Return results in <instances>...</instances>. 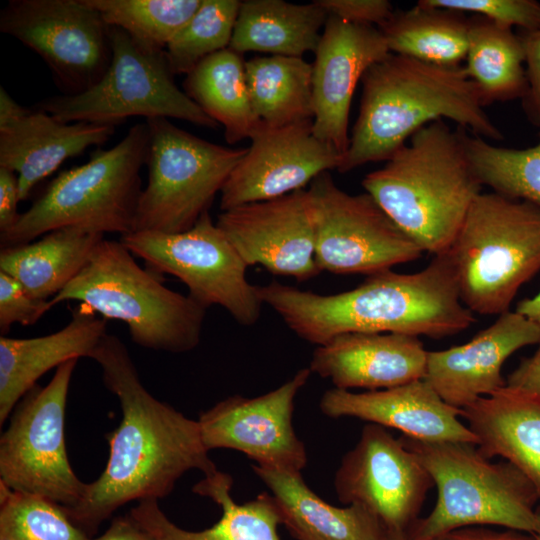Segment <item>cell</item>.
<instances>
[{
    "label": "cell",
    "instance_id": "1",
    "mask_svg": "<svg viewBox=\"0 0 540 540\" xmlns=\"http://www.w3.org/2000/svg\"><path fill=\"white\" fill-rule=\"evenodd\" d=\"M102 370L106 388L119 400L121 421L106 435V467L87 483L81 500L64 508L88 535L130 501L159 500L176 482L197 469L204 476L217 470L209 458L198 420L156 399L142 384L126 345L107 333L91 357Z\"/></svg>",
    "mask_w": 540,
    "mask_h": 540
},
{
    "label": "cell",
    "instance_id": "2",
    "mask_svg": "<svg viewBox=\"0 0 540 540\" xmlns=\"http://www.w3.org/2000/svg\"><path fill=\"white\" fill-rule=\"evenodd\" d=\"M260 299L299 338L325 344L352 332L399 333L443 338L470 327L475 318L461 301L448 252L423 270L391 269L369 275L354 289L322 295L271 281L258 286Z\"/></svg>",
    "mask_w": 540,
    "mask_h": 540
},
{
    "label": "cell",
    "instance_id": "3",
    "mask_svg": "<svg viewBox=\"0 0 540 540\" xmlns=\"http://www.w3.org/2000/svg\"><path fill=\"white\" fill-rule=\"evenodd\" d=\"M362 84L360 111L337 169L340 173L389 160L417 130L442 118L482 138H503L461 65H437L390 53L365 72Z\"/></svg>",
    "mask_w": 540,
    "mask_h": 540
},
{
    "label": "cell",
    "instance_id": "4",
    "mask_svg": "<svg viewBox=\"0 0 540 540\" xmlns=\"http://www.w3.org/2000/svg\"><path fill=\"white\" fill-rule=\"evenodd\" d=\"M362 185L424 252H447L483 185L468 158L462 130L443 119L417 130Z\"/></svg>",
    "mask_w": 540,
    "mask_h": 540
},
{
    "label": "cell",
    "instance_id": "5",
    "mask_svg": "<svg viewBox=\"0 0 540 540\" xmlns=\"http://www.w3.org/2000/svg\"><path fill=\"white\" fill-rule=\"evenodd\" d=\"M437 489L433 510L405 532L406 540H431L469 526H500L537 533L540 494L514 464L491 462L476 444L424 441L402 435Z\"/></svg>",
    "mask_w": 540,
    "mask_h": 540
},
{
    "label": "cell",
    "instance_id": "6",
    "mask_svg": "<svg viewBox=\"0 0 540 540\" xmlns=\"http://www.w3.org/2000/svg\"><path fill=\"white\" fill-rule=\"evenodd\" d=\"M79 301L104 319L124 322L147 349L183 353L201 339L206 308L162 284L122 242L102 240L82 270L53 298V306Z\"/></svg>",
    "mask_w": 540,
    "mask_h": 540
},
{
    "label": "cell",
    "instance_id": "7",
    "mask_svg": "<svg viewBox=\"0 0 540 540\" xmlns=\"http://www.w3.org/2000/svg\"><path fill=\"white\" fill-rule=\"evenodd\" d=\"M148 148V125L138 123L115 146L96 149L88 162L61 172L0 234L2 247L29 243L63 227L121 236L132 232Z\"/></svg>",
    "mask_w": 540,
    "mask_h": 540
},
{
    "label": "cell",
    "instance_id": "8",
    "mask_svg": "<svg viewBox=\"0 0 540 540\" xmlns=\"http://www.w3.org/2000/svg\"><path fill=\"white\" fill-rule=\"evenodd\" d=\"M447 252L463 304L483 315L505 313L540 270V207L481 192Z\"/></svg>",
    "mask_w": 540,
    "mask_h": 540
},
{
    "label": "cell",
    "instance_id": "9",
    "mask_svg": "<svg viewBox=\"0 0 540 540\" xmlns=\"http://www.w3.org/2000/svg\"><path fill=\"white\" fill-rule=\"evenodd\" d=\"M109 32L112 58L102 79L83 93L42 100L37 109L67 123L117 126L129 117L143 116L218 127L219 124L175 84L165 50L146 46L117 27H110Z\"/></svg>",
    "mask_w": 540,
    "mask_h": 540
},
{
    "label": "cell",
    "instance_id": "10",
    "mask_svg": "<svg viewBox=\"0 0 540 540\" xmlns=\"http://www.w3.org/2000/svg\"><path fill=\"white\" fill-rule=\"evenodd\" d=\"M146 123L148 181L139 198L133 231H186L208 212L247 148L211 143L167 118H149Z\"/></svg>",
    "mask_w": 540,
    "mask_h": 540
},
{
    "label": "cell",
    "instance_id": "11",
    "mask_svg": "<svg viewBox=\"0 0 540 540\" xmlns=\"http://www.w3.org/2000/svg\"><path fill=\"white\" fill-rule=\"evenodd\" d=\"M77 361L56 368L46 386L31 388L15 406L0 438V482L64 508L75 506L87 487L70 465L64 437L68 390Z\"/></svg>",
    "mask_w": 540,
    "mask_h": 540
},
{
    "label": "cell",
    "instance_id": "12",
    "mask_svg": "<svg viewBox=\"0 0 540 540\" xmlns=\"http://www.w3.org/2000/svg\"><path fill=\"white\" fill-rule=\"evenodd\" d=\"M120 241L150 271L182 281L206 309L220 306L242 326L259 320L264 304L258 286L248 281V266L208 212L183 232L133 231Z\"/></svg>",
    "mask_w": 540,
    "mask_h": 540
},
{
    "label": "cell",
    "instance_id": "13",
    "mask_svg": "<svg viewBox=\"0 0 540 540\" xmlns=\"http://www.w3.org/2000/svg\"><path fill=\"white\" fill-rule=\"evenodd\" d=\"M320 271L372 275L417 260L422 249L368 193L348 194L329 171L307 189Z\"/></svg>",
    "mask_w": 540,
    "mask_h": 540
},
{
    "label": "cell",
    "instance_id": "14",
    "mask_svg": "<svg viewBox=\"0 0 540 540\" xmlns=\"http://www.w3.org/2000/svg\"><path fill=\"white\" fill-rule=\"evenodd\" d=\"M110 27L85 0H10L0 31L37 53L63 95L95 86L112 58Z\"/></svg>",
    "mask_w": 540,
    "mask_h": 540
},
{
    "label": "cell",
    "instance_id": "15",
    "mask_svg": "<svg viewBox=\"0 0 540 540\" xmlns=\"http://www.w3.org/2000/svg\"><path fill=\"white\" fill-rule=\"evenodd\" d=\"M434 482L419 459L385 427L367 423L334 476L337 498L373 513L387 531L403 532L419 518Z\"/></svg>",
    "mask_w": 540,
    "mask_h": 540
},
{
    "label": "cell",
    "instance_id": "16",
    "mask_svg": "<svg viewBox=\"0 0 540 540\" xmlns=\"http://www.w3.org/2000/svg\"><path fill=\"white\" fill-rule=\"evenodd\" d=\"M311 374L302 368L272 391L251 398L233 395L201 413L198 423L207 450L232 449L259 467L301 473L307 453L295 433L293 413Z\"/></svg>",
    "mask_w": 540,
    "mask_h": 540
},
{
    "label": "cell",
    "instance_id": "17",
    "mask_svg": "<svg viewBox=\"0 0 540 540\" xmlns=\"http://www.w3.org/2000/svg\"><path fill=\"white\" fill-rule=\"evenodd\" d=\"M312 123L270 127L260 122L221 189V211L304 189L321 173L338 169L343 155L314 135Z\"/></svg>",
    "mask_w": 540,
    "mask_h": 540
},
{
    "label": "cell",
    "instance_id": "18",
    "mask_svg": "<svg viewBox=\"0 0 540 540\" xmlns=\"http://www.w3.org/2000/svg\"><path fill=\"white\" fill-rule=\"evenodd\" d=\"M216 224L248 267L261 265L297 281L321 272L307 189L222 211Z\"/></svg>",
    "mask_w": 540,
    "mask_h": 540
},
{
    "label": "cell",
    "instance_id": "19",
    "mask_svg": "<svg viewBox=\"0 0 540 540\" xmlns=\"http://www.w3.org/2000/svg\"><path fill=\"white\" fill-rule=\"evenodd\" d=\"M314 53L312 130L343 155L350 141L348 119L356 85L390 51L378 27L328 16Z\"/></svg>",
    "mask_w": 540,
    "mask_h": 540
},
{
    "label": "cell",
    "instance_id": "20",
    "mask_svg": "<svg viewBox=\"0 0 540 540\" xmlns=\"http://www.w3.org/2000/svg\"><path fill=\"white\" fill-rule=\"evenodd\" d=\"M536 343H540V326L509 310L470 341L428 351L424 379L446 403L463 409L506 386L502 376L505 361Z\"/></svg>",
    "mask_w": 540,
    "mask_h": 540
},
{
    "label": "cell",
    "instance_id": "21",
    "mask_svg": "<svg viewBox=\"0 0 540 540\" xmlns=\"http://www.w3.org/2000/svg\"><path fill=\"white\" fill-rule=\"evenodd\" d=\"M319 406L328 417L358 418L410 438L477 445L475 435L459 419L461 409L446 403L425 379L359 393L334 387L325 391Z\"/></svg>",
    "mask_w": 540,
    "mask_h": 540
},
{
    "label": "cell",
    "instance_id": "22",
    "mask_svg": "<svg viewBox=\"0 0 540 540\" xmlns=\"http://www.w3.org/2000/svg\"><path fill=\"white\" fill-rule=\"evenodd\" d=\"M427 354L416 336L352 332L317 346L308 368L335 388L372 391L424 379Z\"/></svg>",
    "mask_w": 540,
    "mask_h": 540
},
{
    "label": "cell",
    "instance_id": "23",
    "mask_svg": "<svg viewBox=\"0 0 540 540\" xmlns=\"http://www.w3.org/2000/svg\"><path fill=\"white\" fill-rule=\"evenodd\" d=\"M116 126L92 122H62L49 113L30 111L12 125L0 129V167L17 174L19 198L56 171L67 159L87 148L101 146Z\"/></svg>",
    "mask_w": 540,
    "mask_h": 540
},
{
    "label": "cell",
    "instance_id": "24",
    "mask_svg": "<svg viewBox=\"0 0 540 540\" xmlns=\"http://www.w3.org/2000/svg\"><path fill=\"white\" fill-rule=\"evenodd\" d=\"M106 334V319L82 304L57 332L26 339L1 335L0 425L42 375L71 359L90 358Z\"/></svg>",
    "mask_w": 540,
    "mask_h": 540
},
{
    "label": "cell",
    "instance_id": "25",
    "mask_svg": "<svg viewBox=\"0 0 540 540\" xmlns=\"http://www.w3.org/2000/svg\"><path fill=\"white\" fill-rule=\"evenodd\" d=\"M460 417L489 459L514 464L540 494V395L504 386L461 409Z\"/></svg>",
    "mask_w": 540,
    "mask_h": 540
},
{
    "label": "cell",
    "instance_id": "26",
    "mask_svg": "<svg viewBox=\"0 0 540 540\" xmlns=\"http://www.w3.org/2000/svg\"><path fill=\"white\" fill-rule=\"evenodd\" d=\"M232 486V477L219 470L194 485V493L211 499L221 509L219 520L201 531L177 526L157 500L138 502L129 515L154 540H280L281 521L272 495L263 492L253 500L237 503L232 498Z\"/></svg>",
    "mask_w": 540,
    "mask_h": 540
},
{
    "label": "cell",
    "instance_id": "27",
    "mask_svg": "<svg viewBox=\"0 0 540 540\" xmlns=\"http://www.w3.org/2000/svg\"><path fill=\"white\" fill-rule=\"evenodd\" d=\"M272 495L281 524L297 540H384L381 521L360 505L336 507L321 499L301 473L252 465Z\"/></svg>",
    "mask_w": 540,
    "mask_h": 540
},
{
    "label": "cell",
    "instance_id": "28",
    "mask_svg": "<svg viewBox=\"0 0 540 540\" xmlns=\"http://www.w3.org/2000/svg\"><path fill=\"white\" fill-rule=\"evenodd\" d=\"M104 235L81 227H63L29 243L2 247L0 271L36 298L50 300L82 270Z\"/></svg>",
    "mask_w": 540,
    "mask_h": 540
},
{
    "label": "cell",
    "instance_id": "29",
    "mask_svg": "<svg viewBox=\"0 0 540 540\" xmlns=\"http://www.w3.org/2000/svg\"><path fill=\"white\" fill-rule=\"evenodd\" d=\"M327 18L328 14L316 1L308 4L243 1L229 48L239 54L262 52L301 57L316 51Z\"/></svg>",
    "mask_w": 540,
    "mask_h": 540
},
{
    "label": "cell",
    "instance_id": "30",
    "mask_svg": "<svg viewBox=\"0 0 540 540\" xmlns=\"http://www.w3.org/2000/svg\"><path fill=\"white\" fill-rule=\"evenodd\" d=\"M183 87L208 116L223 125L229 144L250 139L260 123L250 100L245 61L230 48L202 60L186 75Z\"/></svg>",
    "mask_w": 540,
    "mask_h": 540
},
{
    "label": "cell",
    "instance_id": "31",
    "mask_svg": "<svg viewBox=\"0 0 540 540\" xmlns=\"http://www.w3.org/2000/svg\"><path fill=\"white\" fill-rule=\"evenodd\" d=\"M379 30L390 53L437 65L458 66L467 55L470 19L463 13L419 1L408 10L394 11Z\"/></svg>",
    "mask_w": 540,
    "mask_h": 540
},
{
    "label": "cell",
    "instance_id": "32",
    "mask_svg": "<svg viewBox=\"0 0 540 540\" xmlns=\"http://www.w3.org/2000/svg\"><path fill=\"white\" fill-rule=\"evenodd\" d=\"M245 74L261 123L281 127L313 121L312 64L302 57H254L245 62Z\"/></svg>",
    "mask_w": 540,
    "mask_h": 540
},
{
    "label": "cell",
    "instance_id": "33",
    "mask_svg": "<svg viewBox=\"0 0 540 540\" xmlns=\"http://www.w3.org/2000/svg\"><path fill=\"white\" fill-rule=\"evenodd\" d=\"M464 67L485 105L522 99L528 88L520 36L481 16L470 18Z\"/></svg>",
    "mask_w": 540,
    "mask_h": 540
},
{
    "label": "cell",
    "instance_id": "34",
    "mask_svg": "<svg viewBox=\"0 0 540 540\" xmlns=\"http://www.w3.org/2000/svg\"><path fill=\"white\" fill-rule=\"evenodd\" d=\"M464 146L481 184L508 198L540 207L539 142L526 149L497 147L462 130Z\"/></svg>",
    "mask_w": 540,
    "mask_h": 540
},
{
    "label": "cell",
    "instance_id": "35",
    "mask_svg": "<svg viewBox=\"0 0 540 540\" xmlns=\"http://www.w3.org/2000/svg\"><path fill=\"white\" fill-rule=\"evenodd\" d=\"M110 27L136 41L165 50L198 10L202 0H85Z\"/></svg>",
    "mask_w": 540,
    "mask_h": 540
},
{
    "label": "cell",
    "instance_id": "36",
    "mask_svg": "<svg viewBox=\"0 0 540 540\" xmlns=\"http://www.w3.org/2000/svg\"><path fill=\"white\" fill-rule=\"evenodd\" d=\"M240 5L238 0H202L165 48L174 75H187L208 56L229 48Z\"/></svg>",
    "mask_w": 540,
    "mask_h": 540
},
{
    "label": "cell",
    "instance_id": "37",
    "mask_svg": "<svg viewBox=\"0 0 540 540\" xmlns=\"http://www.w3.org/2000/svg\"><path fill=\"white\" fill-rule=\"evenodd\" d=\"M0 540H91L64 507L0 482Z\"/></svg>",
    "mask_w": 540,
    "mask_h": 540
},
{
    "label": "cell",
    "instance_id": "38",
    "mask_svg": "<svg viewBox=\"0 0 540 540\" xmlns=\"http://www.w3.org/2000/svg\"><path fill=\"white\" fill-rule=\"evenodd\" d=\"M422 4L473 13L500 26H518L523 31L540 29V3L535 0H421Z\"/></svg>",
    "mask_w": 540,
    "mask_h": 540
},
{
    "label": "cell",
    "instance_id": "39",
    "mask_svg": "<svg viewBox=\"0 0 540 540\" xmlns=\"http://www.w3.org/2000/svg\"><path fill=\"white\" fill-rule=\"evenodd\" d=\"M53 307L50 300L30 294L16 279L0 271V330L2 335L15 324H35Z\"/></svg>",
    "mask_w": 540,
    "mask_h": 540
},
{
    "label": "cell",
    "instance_id": "40",
    "mask_svg": "<svg viewBox=\"0 0 540 540\" xmlns=\"http://www.w3.org/2000/svg\"><path fill=\"white\" fill-rule=\"evenodd\" d=\"M328 16L343 21L380 27L394 13L392 4L387 0H315Z\"/></svg>",
    "mask_w": 540,
    "mask_h": 540
},
{
    "label": "cell",
    "instance_id": "41",
    "mask_svg": "<svg viewBox=\"0 0 540 540\" xmlns=\"http://www.w3.org/2000/svg\"><path fill=\"white\" fill-rule=\"evenodd\" d=\"M525 51L528 88L521 99L527 119L540 126V29L520 34Z\"/></svg>",
    "mask_w": 540,
    "mask_h": 540
},
{
    "label": "cell",
    "instance_id": "42",
    "mask_svg": "<svg viewBox=\"0 0 540 540\" xmlns=\"http://www.w3.org/2000/svg\"><path fill=\"white\" fill-rule=\"evenodd\" d=\"M19 201L17 174L10 169L0 167V234L8 231L18 220Z\"/></svg>",
    "mask_w": 540,
    "mask_h": 540
},
{
    "label": "cell",
    "instance_id": "43",
    "mask_svg": "<svg viewBox=\"0 0 540 540\" xmlns=\"http://www.w3.org/2000/svg\"><path fill=\"white\" fill-rule=\"evenodd\" d=\"M431 540H537L534 534L508 529L496 530L488 525H469L448 531Z\"/></svg>",
    "mask_w": 540,
    "mask_h": 540
},
{
    "label": "cell",
    "instance_id": "44",
    "mask_svg": "<svg viewBox=\"0 0 540 540\" xmlns=\"http://www.w3.org/2000/svg\"><path fill=\"white\" fill-rule=\"evenodd\" d=\"M506 385L540 395V346L507 376Z\"/></svg>",
    "mask_w": 540,
    "mask_h": 540
},
{
    "label": "cell",
    "instance_id": "45",
    "mask_svg": "<svg viewBox=\"0 0 540 540\" xmlns=\"http://www.w3.org/2000/svg\"><path fill=\"white\" fill-rule=\"evenodd\" d=\"M91 540H154L130 516L115 518L109 528L99 537Z\"/></svg>",
    "mask_w": 540,
    "mask_h": 540
},
{
    "label": "cell",
    "instance_id": "46",
    "mask_svg": "<svg viewBox=\"0 0 540 540\" xmlns=\"http://www.w3.org/2000/svg\"><path fill=\"white\" fill-rule=\"evenodd\" d=\"M30 111L18 104L2 86L0 87V129L12 125Z\"/></svg>",
    "mask_w": 540,
    "mask_h": 540
},
{
    "label": "cell",
    "instance_id": "47",
    "mask_svg": "<svg viewBox=\"0 0 540 540\" xmlns=\"http://www.w3.org/2000/svg\"><path fill=\"white\" fill-rule=\"evenodd\" d=\"M515 311L540 326V291L533 297L520 301Z\"/></svg>",
    "mask_w": 540,
    "mask_h": 540
},
{
    "label": "cell",
    "instance_id": "48",
    "mask_svg": "<svg viewBox=\"0 0 540 540\" xmlns=\"http://www.w3.org/2000/svg\"><path fill=\"white\" fill-rule=\"evenodd\" d=\"M384 540H406L405 533L387 531Z\"/></svg>",
    "mask_w": 540,
    "mask_h": 540
},
{
    "label": "cell",
    "instance_id": "49",
    "mask_svg": "<svg viewBox=\"0 0 540 540\" xmlns=\"http://www.w3.org/2000/svg\"><path fill=\"white\" fill-rule=\"evenodd\" d=\"M536 511H537V515H538V519H539V529H538L537 533H535L534 535L537 538V540H540V502H539V504L537 506Z\"/></svg>",
    "mask_w": 540,
    "mask_h": 540
}]
</instances>
